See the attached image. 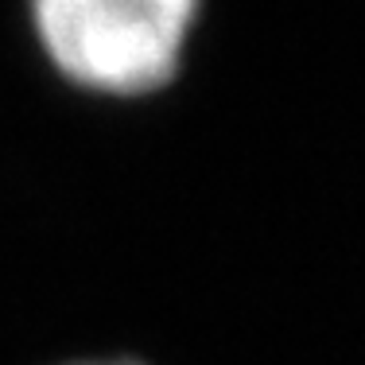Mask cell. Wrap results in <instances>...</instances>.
I'll use <instances>...</instances> for the list:
<instances>
[{"label":"cell","instance_id":"obj_1","mask_svg":"<svg viewBox=\"0 0 365 365\" xmlns=\"http://www.w3.org/2000/svg\"><path fill=\"white\" fill-rule=\"evenodd\" d=\"M202 0H28L43 63L78 93L140 101L187 63Z\"/></svg>","mask_w":365,"mask_h":365},{"label":"cell","instance_id":"obj_2","mask_svg":"<svg viewBox=\"0 0 365 365\" xmlns=\"http://www.w3.org/2000/svg\"><path fill=\"white\" fill-rule=\"evenodd\" d=\"M63 365H144L136 358H125V354H117V358H78V361H63Z\"/></svg>","mask_w":365,"mask_h":365}]
</instances>
